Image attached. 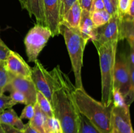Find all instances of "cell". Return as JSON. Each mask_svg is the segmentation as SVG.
Wrapping results in <instances>:
<instances>
[{"label": "cell", "instance_id": "44dd1931", "mask_svg": "<svg viewBox=\"0 0 134 133\" xmlns=\"http://www.w3.org/2000/svg\"><path fill=\"white\" fill-rule=\"evenodd\" d=\"M90 17L94 26L98 27L107 23L109 21L111 15L105 10H102L90 13Z\"/></svg>", "mask_w": 134, "mask_h": 133}, {"label": "cell", "instance_id": "9c48e42d", "mask_svg": "<svg viewBox=\"0 0 134 133\" xmlns=\"http://www.w3.org/2000/svg\"><path fill=\"white\" fill-rule=\"evenodd\" d=\"M12 90H16L23 93L27 99V104L35 105L37 103V91L31 78L15 76L10 74V80L5 91L10 92Z\"/></svg>", "mask_w": 134, "mask_h": 133}, {"label": "cell", "instance_id": "4dcf8cb0", "mask_svg": "<svg viewBox=\"0 0 134 133\" xmlns=\"http://www.w3.org/2000/svg\"><path fill=\"white\" fill-rule=\"evenodd\" d=\"M102 10H105L103 0H92L90 9V13Z\"/></svg>", "mask_w": 134, "mask_h": 133}, {"label": "cell", "instance_id": "484cf974", "mask_svg": "<svg viewBox=\"0 0 134 133\" xmlns=\"http://www.w3.org/2000/svg\"><path fill=\"white\" fill-rule=\"evenodd\" d=\"M10 97L16 104H23L26 105L27 104V99L25 95L20 91L16 90H12L10 91Z\"/></svg>", "mask_w": 134, "mask_h": 133}, {"label": "cell", "instance_id": "4fadbf2b", "mask_svg": "<svg viewBox=\"0 0 134 133\" xmlns=\"http://www.w3.org/2000/svg\"><path fill=\"white\" fill-rule=\"evenodd\" d=\"M95 29L96 27L90 17V11L82 9L79 29L82 37L87 41L92 40L94 37Z\"/></svg>", "mask_w": 134, "mask_h": 133}, {"label": "cell", "instance_id": "83f0119b", "mask_svg": "<svg viewBox=\"0 0 134 133\" xmlns=\"http://www.w3.org/2000/svg\"><path fill=\"white\" fill-rule=\"evenodd\" d=\"M131 0H117V11L120 16L128 13Z\"/></svg>", "mask_w": 134, "mask_h": 133}, {"label": "cell", "instance_id": "7c38bea8", "mask_svg": "<svg viewBox=\"0 0 134 133\" xmlns=\"http://www.w3.org/2000/svg\"><path fill=\"white\" fill-rule=\"evenodd\" d=\"M5 67L10 74L23 78H31V68L24 60L22 56L11 50L5 61Z\"/></svg>", "mask_w": 134, "mask_h": 133}, {"label": "cell", "instance_id": "d6a6232c", "mask_svg": "<svg viewBox=\"0 0 134 133\" xmlns=\"http://www.w3.org/2000/svg\"><path fill=\"white\" fill-rule=\"evenodd\" d=\"M1 129L4 133H23L22 130L17 129L13 126L5 124H0Z\"/></svg>", "mask_w": 134, "mask_h": 133}, {"label": "cell", "instance_id": "d6986e66", "mask_svg": "<svg viewBox=\"0 0 134 133\" xmlns=\"http://www.w3.org/2000/svg\"><path fill=\"white\" fill-rule=\"evenodd\" d=\"M77 133H102L85 116L79 113L78 132Z\"/></svg>", "mask_w": 134, "mask_h": 133}, {"label": "cell", "instance_id": "836d02e7", "mask_svg": "<svg viewBox=\"0 0 134 133\" xmlns=\"http://www.w3.org/2000/svg\"><path fill=\"white\" fill-rule=\"evenodd\" d=\"M81 9L90 11L92 0H77Z\"/></svg>", "mask_w": 134, "mask_h": 133}, {"label": "cell", "instance_id": "ffe728a7", "mask_svg": "<svg viewBox=\"0 0 134 133\" xmlns=\"http://www.w3.org/2000/svg\"><path fill=\"white\" fill-rule=\"evenodd\" d=\"M37 104L47 117H54L53 110L51 102L41 93L39 91H37Z\"/></svg>", "mask_w": 134, "mask_h": 133}, {"label": "cell", "instance_id": "ba28073f", "mask_svg": "<svg viewBox=\"0 0 134 133\" xmlns=\"http://www.w3.org/2000/svg\"><path fill=\"white\" fill-rule=\"evenodd\" d=\"M113 88L119 90L126 99L130 91L131 83L130 78V69L125 55L116 59L114 69Z\"/></svg>", "mask_w": 134, "mask_h": 133}, {"label": "cell", "instance_id": "9a60e30c", "mask_svg": "<svg viewBox=\"0 0 134 133\" xmlns=\"http://www.w3.org/2000/svg\"><path fill=\"white\" fill-rule=\"evenodd\" d=\"M133 31V20L126 15L120 16V40L126 39L130 48H134Z\"/></svg>", "mask_w": 134, "mask_h": 133}, {"label": "cell", "instance_id": "cb8c5ba5", "mask_svg": "<svg viewBox=\"0 0 134 133\" xmlns=\"http://www.w3.org/2000/svg\"><path fill=\"white\" fill-rule=\"evenodd\" d=\"M112 104L114 107H120V108H126L129 107L126 104L125 99L119 90L116 89H113L112 93Z\"/></svg>", "mask_w": 134, "mask_h": 133}, {"label": "cell", "instance_id": "3957f363", "mask_svg": "<svg viewBox=\"0 0 134 133\" xmlns=\"http://www.w3.org/2000/svg\"><path fill=\"white\" fill-rule=\"evenodd\" d=\"M59 32L64 37L68 48L75 75V86L77 88H84L81 72L83 65L84 51L88 41L82 37L79 28H73L64 22L60 23Z\"/></svg>", "mask_w": 134, "mask_h": 133}, {"label": "cell", "instance_id": "8fae6325", "mask_svg": "<svg viewBox=\"0 0 134 133\" xmlns=\"http://www.w3.org/2000/svg\"><path fill=\"white\" fill-rule=\"evenodd\" d=\"M111 121L113 129L117 133H133L130 107L120 108L112 106Z\"/></svg>", "mask_w": 134, "mask_h": 133}, {"label": "cell", "instance_id": "1f68e13d", "mask_svg": "<svg viewBox=\"0 0 134 133\" xmlns=\"http://www.w3.org/2000/svg\"><path fill=\"white\" fill-rule=\"evenodd\" d=\"M103 5H104L105 10L111 16L117 13V9L113 5L111 0H103Z\"/></svg>", "mask_w": 134, "mask_h": 133}, {"label": "cell", "instance_id": "ab89813d", "mask_svg": "<svg viewBox=\"0 0 134 133\" xmlns=\"http://www.w3.org/2000/svg\"><path fill=\"white\" fill-rule=\"evenodd\" d=\"M111 133H117V132H116L115 131V130H114V129H113V130H112V132H111Z\"/></svg>", "mask_w": 134, "mask_h": 133}, {"label": "cell", "instance_id": "4316f807", "mask_svg": "<svg viewBox=\"0 0 134 133\" xmlns=\"http://www.w3.org/2000/svg\"><path fill=\"white\" fill-rule=\"evenodd\" d=\"M34 113H35L34 105L31 104H26V106L22 110V113H21L20 116V118L21 119H28L30 121L34 117Z\"/></svg>", "mask_w": 134, "mask_h": 133}, {"label": "cell", "instance_id": "ac0fdd59", "mask_svg": "<svg viewBox=\"0 0 134 133\" xmlns=\"http://www.w3.org/2000/svg\"><path fill=\"white\" fill-rule=\"evenodd\" d=\"M34 108H35L34 116L32 119L29 121L28 123L32 127L36 129L39 133H44V125L47 117L42 112L37 103L34 105Z\"/></svg>", "mask_w": 134, "mask_h": 133}, {"label": "cell", "instance_id": "2e32d148", "mask_svg": "<svg viewBox=\"0 0 134 133\" xmlns=\"http://www.w3.org/2000/svg\"><path fill=\"white\" fill-rule=\"evenodd\" d=\"M81 13H82V9L78 1H77L68 9L63 17L62 22H65L68 26L73 28H79L80 20H81Z\"/></svg>", "mask_w": 134, "mask_h": 133}, {"label": "cell", "instance_id": "f35d334b", "mask_svg": "<svg viewBox=\"0 0 134 133\" xmlns=\"http://www.w3.org/2000/svg\"><path fill=\"white\" fill-rule=\"evenodd\" d=\"M0 133H4V132H3V131L2 129H1V126H0Z\"/></svg>", "mask_w": 134, "mask_h": 133}, {"label": "cell", "instance_id": "52a82bcc", "mask_svg": "<svg viewBox=\"0 0 134 133\" xmlns=\"http://www.w3.org/2000/svg\"><path fill=\"white\" fill-rule=\"evenodd\" d=\"M31 78L37 91L41 93L52 105L53 78L51 72L48 71L38 59L35 62V66L31 69Z\"/></svg>", "mask_w": 134, "mask_h": 133}, {"label": "cell", "instance_id": "7402d4cb", "mask_svg": "<svg viewBox=\"0 0 134 133\" xmlns=\"http://www.w3.org/2000/svg\"><path fill=\"white\" fill-rule=\"evenodd\" d=\"M44 133H63L60 121L54 117H47L44 125Z\"/></svg>", "mask_w": 134, "mask_h": 133}, {"label": "cell", "instance_id": "7a4b0ae2", "mask_svg": "<svg viewBox=\"0 0 134 133\" xmlns=\"http://www.w3.org/2000/svg\"><path fill=\"white\" fill-rule=\"evenodd\" d=\"M73 97L80 113L86 117L102 133H111L113 104L105 106L89 95L84 88L75 87Z\"/></svg>", "mask_w": 134, "mask_h": 133}, {"label": "cell", "instance_id": "5bb4252c", "mask_svg": "<svg viewBox=\"0 0 134 133\" xmlns=\"http://www.w3.org/2000/svg\"><path fill=\"white\" fill-rule=\"evenodd\" d=\"M25 9L30 17H35L38 24L45 26L43 0H26Z\"/></svg>", "mask_w": 134, "mask_h": 133}, {"label": "cell", "instance_id": "603a6c76", "mask_svg": "<svg viewBox=\"0 0 134 133\" xmlns=\"http://www.w3.org/2000/svg\"><path fill=\"white\" fill-rule=\"evenodd\" d=\"M10 74L5 67V61H0V95L5 92L10 80Z\"/></svg>", "mask_w": 134, "mask_h": 133}, {"label": "cell", "instance_id": "d4e9b609", "mask_svg": "<svg viewBox=\"0 0 134 133\" xmlns=\"http://www.w3.org/2000/svg\"><path fill=\"white\" fill-rule=\"evenodd\" d=\"M16 103L10 99V96L5 95L3 93L0 95V113L8 108H10L14 105Z\"/></svg>", "mask_w": 134, "mask_h": 133}, {"label": "cell", "instance_id": "5b68a950", "mask_svg": "<svg viewBox=\"0 0 134 133\" xmlns=\"http://www.w3.org/2000/svg\"><path fill=\"white\" fill-rule=\"evenodd\" d=\"M52 37L49 29L45 26L35 24L26 34L24 39L26 52L29 62L35 63L39 53Z\"/></svg>", "mask_w": 134, "mask_h": 133}, {"label": "cell", "instance_id": "e575fe53", "mask_svg": "<svg viewBox=\"0 0 134 133\" xmlns=\"http://www.w3.org/2000/svg\"><path fill=\"white\" fill-rule=\"evenodd\" d=\"M22 132L23 133H39L36 129H35L34 127H32V126L30 125L29 123L25 124L24 129V130H22Z\"/></svg>", "mask_w": 134, "mask_h": 133}, {"label": "cell", "instance_id": "8992f818", "mask_svg": "<svg viewBox=\"0 0 134 133\" xmlns=\"http://www.w3.org/2000/svg\"><path fill=\"white\" fill-rule=\"evenodd\" d=\"M120 16L117 12L111 16L107 23L96 27L91 40L96 48L107 43L120 41Z\"/></svg>", "mask_w": 134, "mask_h": 133}, {"label": "cell", "instance_id": "d590c367", "mask_svg": "<svg viewBox=\"0 0 134 133\" xmlns=\"http://www.w3.org/2000/svg\"><path fill=\"white\" fill-rule=\"evenodd\" d=\"M126 58L128 63L131 66H134V48H130L129 56Z\"/></svg>", "mask_w": 134, "mask_h": 133}, {"label": "cell", "instance_id": "8d00e7d4", "mask_svg": "<svg viewBox=\"0 0 134 133\" xmlns=\"http://www.w3.org/2000/svg\"><path fill=\"white\" fill-rule=\"evenodd\" d=\"M20 3L21 7L23 9H25V4H26V0H18Z\"/></svg>", "mask_w": 134, "mask_h": 133}, {"label": "cell", "instance_id": "30bf717a", "mask_svg": "<svg viewBox=\"0 0 134 133\" xmlns=\"http://www.w3.org/2000/svg\"><path fill=\"white\" fill-rule=\"evenodd\" d=\"M43 2L45 26L51 31L52 37L58 36L61 22V0H43Z\"/></svg>", "mask_w": 134, "mask_h": 133}, {"label": "cell", "instance_id": "6da1fadb", "mask_svg": "<svg viewBox=\"0 0 134 133\" xmlns=\"http://www.w3.org/2000/svg\"><path fill=\"white\" fill-rule=\"evenodd\" d=\"M51 72L53 78L52 107L54 116L60 121L63 133H77L80 113L73 97L75 86L59 65Z\"/></svg>", "mask_w": 134, "mask_h": 133}, {"label": "cell", "instance_id": "74e56055", "mask_svg": "<svg viewBox=\"0 0 134 133\" xmlns=\"http://www.w3.org/2000/svg\"><path fill=\"white\" fill-rule=\"evenodd\" d=\"M111 1L113 2V5L116 7V9H117V0H111Z\"/></svg>", "mask_w": 134, "mask_h": 133}, {"label": "cell", "instance_id": "f1b7e54d", "mask_svg": "<svg viewBox=\"0 0 134 133\" xmlns=\"http://www.w3.org/2000/svg\"><path fill=\"white\" fill-rule=\"evenodd\" d=\"M10 51L11 50L0 38V61H5L10 54Z\"/></svg>", "mask_w": 134, "mask_h": 133}, {"label": "cell", "instance_id": "f546056e", "mask_svg": "<svg viewBox=\"0 0 134 133\" xmlns=\"http://www.w3.org/2000/svg\"><path fill=\"white\" fill-rule=\"evenodd\" d=\"M77 0H61V10H60V17L61 22L63 17L65 15L68 9L77 1Z\"/></svg>", "mask_w": 134, "mask_h": 133}, {"label": "cell", "instance_id": "277c9868", "mask_svg": "<svg viewBox=\"0 0 134 133\" xmlns=\"http://www.w3.org/2000/svg\"><path fill=\"white\" fill-rule=\"evenodd\" d=\"M119 42H111L96 48L99 57L102 76V102L105 106L112 104L114 69Z\"/></svg>", "mask_w": 134, "mask_h": 133}, {"label": "cell", "instance_id": "e0dca14e", "mask_svg": "<svg viewBox=\"0 0 134 133\" xmlns=\"http://www.w3.org/2000/svg\"><path fill=\"white\" fill-rule=\"evenodd\" d=\"M0 124L9 125L22 131L25 126V124L12 108H8L0 113Z\"/></svg>", "mask_w": 134, "mask_h": 133}]
</instances>
